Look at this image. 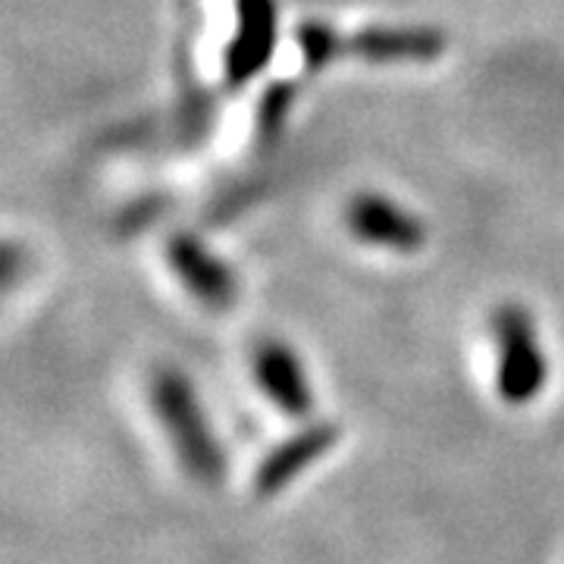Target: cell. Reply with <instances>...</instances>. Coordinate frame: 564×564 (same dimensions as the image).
Wrapping results in <instances>:
<instances>
[{
    "label": "cell",
    "mask_w": 564,
    "mask_h": 564,
    "mask_svg": "<svg viewBox=\"0 0 564 564\" xmlns=\"http://www.w3.org/2000/svg\"><path fill=\"white\" fill-rule=\"evenodd\" d=\"M295 41H299V51H302L304 66L307 69H323L336 57H343V41L345 35H339L333 25L317 20H307L299 25L295 32Z\"/></svg>",
    "instance_id": "9c48e42d"
},
{
    "label": "cell",
    "mask_w": 564,
    "mask_h": 564,
    "mask_svg": "<svg viewBox=\"0 0 564 564\" xmlns=\"http://www.w3.org/2000/svg\"><path fill=\"white\" fill-rule=\"evenodd\" d=\"M496 345V395L508 408L533 404L549 386V358L524 304H499L489 321Z\"/></svg>",
    "instance_id": "7a4b0ae2"
},
{
    "label": "cell",
    "mask_w": 564,
    "mask_h": 564,
    "mask_svg": "<svg viewBox=\"0 0 564 564\" xmlns=\"http://www.w3.org/2000/svg\"><path fill=\"white\" fill-rule=\"evenodd\" d=\"M251 370L254 380L267 395V402L280 408L285 417L292 421H307L314 414V386L304 370V361L295 355L292 345L280 343V339H267L254 348L251 358Z\"/></svg>",
    "instance_id": "8992f818"
},
{
    "label": "cell",
    "mask_w": 564,
    "mask_h": 564,
    "mask_svg": "<svg viewBox=\"0 0 564 564\" xmlns=\"http://www.w3.org/2000/svg\"><path fill=\"white\" fill-rule=\"evenodd\" d=\"M151 404L182 470L198 484H220L226 474V455L207 421L195 383L176 367H161L151 377Z\"/></svg>",
    "instance_id": "6da1fadb"
},
{
    "label": "cell",
    "mask_w": 564,
    "mask_h": 564,
    "mask_svg": "<svg viewBox=\"0 0 564 564\" xmlns=\"http://www.w3.org/2000/svg\"><path fill=\"white\" fill-rule=\"evenodd\" d=\"M345 226L358 242L395 254H414L426 245L421 217L377 192H361L345 204Z\"/></svg>",
    "instance_id": "3957f363"
},
{
    "label": "cell",
    "mask_w": 564,
    "mask_h": 564,
    "mask_svg": "<svg viewBox=\"0 0 564 564\" xmlns=\"http://www.w3.org/2000/svg\"><path fill=\"white\" fill-rule=\"evenodd\" d=\"M295 85L292 82H276L267 88V95L258 104V120H254V135L261 141H276L280 139L282 126L292 113V104H295Z\"/></svg>",
    "instance_id": "30bf717a"
},
{
    "label": "cell",
    "mask_w": 564,
    "mask_h": 564,
    "mask_svg": "<svg viewBox=\"0 0 564 564\" xmlns=\"http://www.w3.org/2000/svg\"><path fill=\"white\" fill-rule=\"evenodd\" d=\"M448 39L433 25H367L345 35L343 54L373 66L392 63H430L443 57Z\"/></svg>",
    "instance_id": "52a82bcc"
},
{
    "label": "cell",
    "mask_w": 564,
    "mask_h": 564,
    "mask_svg": "<svg viewBox=\"0 0 564 564\" xmlns=\"http://www.w3.org/2000/svg\"><path fill=\"white\" fill-rule=\"evenodd\" d=\"M339 443V426L326 421L304 423L299 433L285 436L280 445H273L254 470V492L261 499L280 496L289 484H295L311 464H317L323 455H329Z\"/></svg>",
    "instance_id": "ba28073f"
},
{
    "label": "cell",
    "mask_w": 564,
    "mask_h": 564,
    "mask_svg": "<svg viewBox=\"0 0 564 564\" xmlns=\"http://www.w3.org/2000/svg\"><path fill=\"white\" fill-rule=\"evenodd\" d=\"M276 0H236V32L223 51V79L242 88L258 79L276 51Z\"/></svg>",
    "instance_id": "277c9868"
},
{
    "label": "cell",
    "mask_w": 564,
    "mask_h": 564,
    "mask_svg": "<svg viewBox=\"0 0 564 564\" xmlns=\"http://www.w3.org/2000/svg\"><path fill=\"white\" fill-rule=\"evenodd\" d=\"M166 263L185 285V292L210 311H229L239 302V276L192 232H176L166 242Z\"/></svg>",
    "instance_id": "5b68a950"
}]
</instances>
